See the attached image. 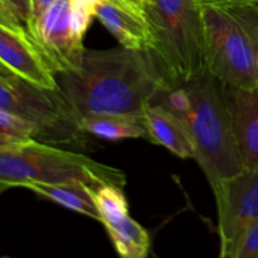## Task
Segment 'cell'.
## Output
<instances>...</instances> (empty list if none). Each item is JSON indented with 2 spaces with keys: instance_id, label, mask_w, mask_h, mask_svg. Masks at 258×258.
<instances>
[{
  "instance_id": "6da1fadb",
  "label": "cell",
  "mask_w": 258,
  "mask_h": 258,
  "mask_svg": "<svg viewBox=\"0 0 258 258\" xmlns=\"http://www.w3.org/2000/svg\"><path fill=\"white\" fill-rule=\"evenodd\" d=\"M58 90L78 118L91 115L144 116L169 87L150 52L125 47L85 49L75 70L55 75Z\"/></svg>"
},
{
  "instance_id": "7a4b0ae2",
  "label": "cell",
  "mask_w": 258,
  "mask_h": 258,
  "mask_svg": "<svg viewBox=\"0 0 258 258\" xmlns=\"http://www.w3.org/2000/svg\"><path fill=\"white\" fill-rule=\"evenodd\" d=\"M151 103L169 108L185 123L196 149L194 159L211 186L243 170L222 82L208 70L164 88Z\"/></svg>"
},
{
  "instance_id": "3957f363",
  "label": "cell",
  "mask_w": 258,
  "mask_h": 258,
  "mask_svg": "<svg viewBox=\"0 0 258 258\" xmlns=\"http://www.w3.org/2000/svg\"><path fill=\"white\" fill-rule=\"evenodd\" d=\"M144 14L153 32V55L170 86L207 70L202 7L197 0H149Z\"/></svg>"
},
{
  "instance_id": "277c9868",
  "label": "cell",
  "mask_w": 258,
  "mask_h": 258,
  "mask_svg": "<svg viewBox=\"0 0 258 258\" xmlns=\"http://www.w3.org/2000/svg\"><path fill=\"white\" fill-rule=\"evenodd\" d=\"M207 70L224 85L258 86V4L202 7Z\"/></svg>"
},
{
  "instance_id": "5b68a950",
  "label": "cell",
  "mask_w": 258,
  "mask_h": 258,
  "mask_svg": "<svg viewBox=\"0 0 258 258\" xmlns=\"http://www.w3.org/2000/svg\"><path fill=\"white\" fill-rule=\"evenodd\" d=\"M87 184L97 188L112 184L126 185V174L83 154L58 145L29 140L0 149V183L8 188H25L29 183Z\"/></svg>"
},
{
  "instance_id": "8992f818",
  "label": "cell",
  "mask_w": 258,
  "mask_h": 258,
  "mask_svg": "<svg viewBox=\"0 0 258 258\" xmlns=\"http://www.w3.org/2000/svg\"><path fill=\"white\" fill-rule=\"evenodd\" d=\"M0 110L37 125L42 143L78 146L85 141L80 118L59 90L40 87L22 77L0 78Z\"/></svg>"
},
{
  "instance_id": "52a82bcc",
  "label": "cell",
  "mask_w": 258,
  "mask_h": 258,
  "mask_svg": "<svg viewBox=\"0 0 258 258\" xmlns=\"http://www.w3.org/2000/svg\"><path fill=\"white\" fill-rule=\"evenodd\" d=\"M218 213L219 256L231 258L242 232L258 219V169H246L211 186Z\"/></svg>"
},
{
  "instance_id": "ba28073f",
  "label": "cell",
  "mask_w": 258,
  "mask_h": 258,
  "mask_svg": "<svg viewBox=\"0 0 258 258\" xmlns=\"http://www.w3.org/2000/svg\"><path fill=\"white\" fill-rule=\"evenodd\" d=\"M29 34L55 75L80 64L86 48L73 27L71 0H55L35 20Z\"/></svg>"
},
{
  "instance_id": "9c48e42d",
  "label": "cell",
  "mask_w": 258,
  "mask_h": 258,
  "mask_svg": "<svg viewBox=\"0 0 258 258\" xmlns=\"http://www.w3.org/2000/svg\"><path fill=\"white\" fill-rule=\"evenodd\" d=\"M0 62L34 85L58 90L55 73L27 29L0 24Z\"/></svg>"
},
{
  "instance_id": "30bf717a",
  "label": "cell",
  "mask_w": 258,
  "mask_h": 258,
  "mask_svg": "<svg viewBox=\"0 0 258 258\" xmlns=\"http://www.w3.org/2000/svg\"><path fill=\"white\" fill-rule=\"evenodd\" d=\"M222 87L244 168L258 169V86Z\"/></svg>"
},
{
  "instance_id": "8fae6325",
  "label": "cell",
  "mask_w": 258,
  "mask_h": 258,
  "mask_svg": "<svg viewBox=\"0 0 258 258\" xmlns=\"http://www.w3.org/2000/svg\"><path fill=\"white\" fill-rule=\"evenodd\" d=\"M95 14L121 47L143 52L151 50L153 32L141 5L127 0H106L97 4Z\"/></svg>"
},
{
  "instance_id": "7c38bea8",
  "label": "cell",
  "mask_w": 258,
  "mask_h": 258,
  "mask_svg": "<svg viewBox=\"0 0 258 258\" xmlns=\"http://www.w3.org/2000/svg\"><path fill=\"white\" fill-rule=\"evenodd\" d=\"M148 140L161 145L181 159L196 158V149L185 123L169 108L150 103L144 112Z\"/></svg>"
},
{
  "instance_id": "4fadbf2b",
  "label": "cell",
  "mask_w": 258,
  "mask_h": 258,
  "mask_svg": "<svg viewBox=\"0 0 258 258\" xmlns=\"http://www.w3.org/2000/svg\"><path fill=\"white\" fill-rule=\"evenodd\" d=\"M25 188L58 206L100 222V212L93 198V188L80 181L59 184L29 183Z\"/></svg>"
},
{
  "instance_id": "5bb4252c",
  "label": "cell",
  "mask_w": 258,
  "mask_h": 258,
  "mask_svg": "<svg viewBox=\"0 0 258 258\" xmlns=\"http://www.w3.org/2000/svg\"><path fill=\"white\" fill-rule=\"evenodd\" d=\"M80 126L85 134L105 140L148 139L144 116L91 115L81 117Z\"/></svg>"
},
{
  "instance_id": "9a60e30c",
  "label": "cell",
  "mask_w": 258,
  "mask_h": 258,
  "mask_svg": "<svg viewBox=\"0 0 258 258\" xmlns=\"http://www.w3.org/2000/svg\"><path fill=\"white\" fill-rule=\"evenodd\" d=\"M116 252L123 258H144L150 249V236L130 214L103 222Z\"/></svg>"
},
{
  "instance_id": "2e32d148",
  "label": "cell",
  "mask_w": 258,
  "mask_h": 258,
  "mask_svg": "<svg viewBox=\"0 0 258 258\" xmlns=\"http://www.w3.org/2000/svg\"><path fill=\"white\" fill-rule=\"evenodd\" d=\"M37 125L8 111L0 110V149L10 148L29 140L39 141Z\"/></svg>"
},
{
  "instance_id": "e0dca14e",
  "label": "cell",
  "mask_w": 258,
  "mask_h": 258,
  "mask_svg": "<svg viewBox=\"0 0 258 258\" xmlns=\"http://www.w3.org/2000/svg\"><path fill=\"white\" fill-rule=\"evenodd\" d=\"M93 198L100 212V222L128 214V203L122 188L112 184H102L93 189Z\"/></svg>"
},
{
  "instance_id": "ac0fdd59",
  "label": "cell",
  "mask_w": 258,
  "mask_h": 258,
  "mask_svg": "<svg viewBox=\"0 0 258 258\" xmlns=\"http://www.w3.org/2000/svg\"><path fill=\"white\" fill-rule=\"evenodd\" d=\"M231 258H258V219L242 232L234 244Z\"/></svg>"
},
{
  "instance_id": "d6986e66",
  "label": "cell",
  "mask_w": 258,
  "mask_h": 258,
  "mask_svg": "<svg viewBox=\"0 0 258 258\" xmlns=\"http://www.w3.org/2000/svg\"><path fill=\"white\" fill-rule=\"evenodd\" d=\"M8 3L18 19L28 30L32 20V0H8Z\"/></svg>"
},
{
  "instance_id": "ffe728a7",
  "label": "cell",
  "mask_w": 258,
  "mask_h": 258,
  "mask_svg": "<svg viewBox=\"0 0 258 258\" xmlns=\"http://www.w3.org/2000/svg\"><path fill=\"white\" fill-rule=\"evenodd\" d=\"M0 24L7 25V27L10 28H15V29H27L22 24V22L2 2H0Z\"/></svg>"
},
{
  "instance_id": "44dd1931",
  "label": "cell",
  "mask_w": 258,
  "mask_h": 258,
  "mask_svg": "<svg viewBox=\"0 0 258 258\" xmlns=\"http://www.w3.org/2000/svg\"><path fill=\"white\" fill-rule=\"evenodd\" d=\"M54 2L55 0H32V20H30L29 27H28V32H29L30 28L33 27L35 20H37Z\"/></svg>"
},
{
  "instance_id": "7402d4cb",
  "label": "cell",
  "mask_w": 258,
  "mask_h": 258,
  "mask_svg": "<svg viewBox=\"0 0 258 258\" xmlns=\"http://www.w3.org/2000/svg\"><path fill=\"white\" fill-rule=\"evenodd\" d=\"M201 7H224V5H238V4H251L257 3L258 0H197Z\"/></svg>"
},
{
  "instance_id": "603a6c76",
  "label": "cell",
  "mask_w": 258,
  "mask_h": 258,
  "mask_svg": "<svg viewBox=\"0 0 258 258\" xmlns=\"http://www.w3.org/2000/svg\"><path fill=\"white\" fill-rule=\"evenodd\" d=\"M15 77H19V76L15 75L12 70L7 67L4 63L0 62V78H4V80H13Z\"/></svg>"
},
{
  "instance_id": "cb8c5ba5",
  "label": "cell",
  "mask_w": 258,
  "mask_h": 258,
  "mask_svg": "<svg viewBox=\"0 0 258 258\" xmlns=\"http://www.w3.org/2000/svg\"><path fill=\"white\" fill-rule=\"evenodd\" d=\"M0 2H2L3 3V4H4L5 5V7H7L8 8V9H9L10 10V12H12L13 13V14H14V12H13V10H12V8H10V5H9V3H8V0H0ZM15 15V14H14ZM15 17H17V15H15Z\"/></svg>"
},
{
  "instance_id": "d4e9b609",
  "label": "cell",
  "mask_w": 258,
  "mask_h": 258,
  "mask_svg": "<svg viewBox=\"0 0 258 258\" xmlns=\"http://www.w3.org/2000/svg\"><path fill=\"white\" fill-rule=\"evenodd\" d=\"M90 2L97 7V4H100V3H102V2H106V0H90ZM112 2H116V0H112Z\"/></svg>"
},
{
  "instance_id": "484cf974",
  "label": "cell",
  "mask_w": 258,
  "mask_h": 258,
  "mask_svg": "<svg viewBox=\"0 0 258 258\" xmlns=\"http://www.w3.org/2000/svg\"><path fill=\"white\" fill-rule=\"evenodd\" d=\"M7 189H9V188H8L7 185H4V184H2V183H0V194H2V193H4V191L7 190Z\"/></svg>"
},
{
  "instance_id": "4316f807",
  "label": "cell",
  "mask_w": 258,
  "mask_h": 258,
  "mask_svg": "<svg viewBox=\"0 0 258 258\" xmlns=\"http://www.w3.org/2000/svg\"><path fill=\"white\" fill-rule=\"evenodd\" d=\"M127 2H130V3H134V4L141 5V2H140V0H127ZM141 7H143V5H141Z\"/></svg>"
},
{
  "instance_id": "83f0119b",
  "label": "cell",
  "mask_w": 258,
  "mask_h": 258,
  "mask_svg": "<svg viewBox=\"0 0 258 258\" xmlns=\"http://www.w3.org/2000/svg\"><path fill=\"white\" fill-rule=\"evenodd\" d=\"M140 2H141V5H143V4H145V3H148L149 0H140Z\"/></svg>"
}]
</instances>
